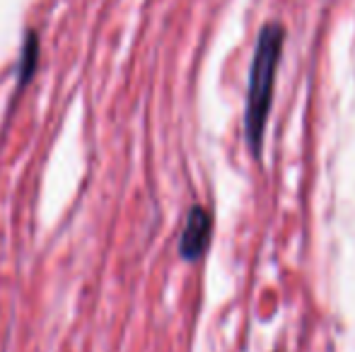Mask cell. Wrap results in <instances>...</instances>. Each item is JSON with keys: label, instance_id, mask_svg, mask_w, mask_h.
Here are the masks:
<instances>
[{"label": "cell", "instance_id": "obj_2", "mask_svg": "<svg viewBox=\"0 0 355 352\" xmlns=\"http://www.w3.org/2000/svg\"><path fill=\"white\" fill-rule=\"evenodd\" d=\"M213 234V220L208 215V210L203 207H191L187 217V225L182 232V241H179V251L187 261H196L206 254L208 244H211Z\"/></svg>", "mask_w": 355, "mask_h": 352}, {"label": "cell", "instance_id": "obj_1", "mask_svg": "<svg viewBox=\"0 0 355 352\" xmlns=\"http://www.w3.org/2000/svg\"><path fill=\"white\" fill-rule=\"evenodd\" d=\"M283 27L281 24H266L259 32L257 51L252 61V75H249V94H247V116H244V133H247L249 147L259 155L266 131L268 111L273 102V85H276V71L281 63L283 48Z\"/></svg>", "mask_w": 355, "mask_h": 352}]
</instances>
